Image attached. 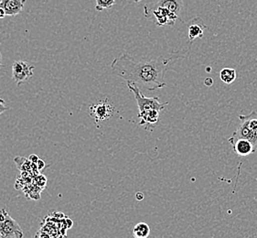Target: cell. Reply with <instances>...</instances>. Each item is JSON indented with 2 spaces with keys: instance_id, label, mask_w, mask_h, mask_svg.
Listing matches in <instances>:
<instances>
[{
  "instance_id": "cell-1",
  "label": "cell",
  "mask_w": 257,
  "mask_h": 238,
  "mask_svg": "<svg viewBox=\"0 0 257 238\" xmlns=\"http://www.w3.org/2000/svg\"><path fill=\"white\" fill-rule=\"evenodd\" d=\"M185 55L173 52L170 57L160 55L155 59H136L127 52L115 58L111 63L113 74L123 78L127 83L138 84L149 91L163 88L165 73L170 69V64L178 59H184Z\"/></svg>"
},
{
  "instance_id": "cell-20",
  "label": "cell",
  "mask_w": 257,
  "mask_h": 238,
  "mask_svg": "<svg viewBox=\"0 0 257 238\" xmlns=\"http://www.w3.org/2000/svg\"><path fill=\"white\" fill-rule=\"evenodd\" d=\"M30 160H31L32 162H38L39 158H38L36 155H31V157H30Z\"/></svg>"
},
{
  "instance_id": "cell-11",
  "label": "cell",
  "mask_w": 257,
  "mask_h": 238,
  "mask_svg": "<svg viewBox=\"0 0 257 238\" xmlns=\"http://www.w3.org/2000/svg\"><path fill=\"white\" fill-rule=\"evenodd\" d=\"M231 145L234 153L238 156H248L255 152L253 145L249 140H238Z\"/></svg>"
},
{
  "instance_id": "cell-10",
  "label": "cell",
  "mask_w": 257,
  "mask_h": 238,
  "mask_svg": "<svg viewBox=\"0 0 257 238\" xmlns=\"http://www.w3.org/2000/svg\"><path fill=\"white\" fill-rule=\"evenodd\" d=\"M207 29V26L204 25L203 21L201 18L193 19L189 26V43H191L196 39H201L203 37L204 31Z\"/></svg>"
},
{
  "instance_id": "cell-18",
  "label": "cell",
  "mask_w": 257,
  "mask_h": 238,
  "mask_svg": "<svg viewBox=\"0 0 257 238\" xmlns=\"http://www.w3.org/2000/svg\"><path fill=\"white\" fill-rule=\"evenodd\" d=\"M136 198H137V200L141 201V200H143V199H144V194H143L142 192H138V193L136 194Z\"/></svg>"
},
{
  "instance_id": "cell-15",
  "label": "cell",
  "mask_w": 257,
  "mask_h": 238,
  "mask_svg": "<svg viewBox=\"0 0 257 238\" xmlns=\"http://www.w3.org/2000/svg\"><path fill=\"white\" fill-rule=\"evenodd\" d=\"M9 107L5 105V101L2 98H0V114H3L7 110H9Z\"/></svg>"
},
{
  "instance_id": "cell-17",
  "label": "cell",
  "mask_w": 257,
  "mask_h": 238,
  "mask_svg": "<svg viewBox=\"0 0 257 238\" xmlns=\"http://www.w3.org/2000/svg\"><path fill=\"white\" fill-rule=\"evenodd\" d=\"M37 163H38V168H39V170H42V169L45 167V163H44V161H42L41 160H39Z\"/></svg>"
},
{
  "instance_id": "cell-9",
  "label": "cell",
  "mask_w": 257,
  "mask_h": 238,
  "mask_svg": "<svg viewBox=\"0 0 257 238\" xmlns=\"http://www.w3.org/2000/svg\"><path fill=\"white\" fill-rule=\"evenodd\" d=\"M26 0H2L0 2V8L6 11L7 16H17L24 9Z\"/></svg>"
},
{
  "instance_id": "cell-4",
  "label": "cell",
  "mask_w": 257,
  "mask_h": 238,
  "mask_svg": "<svg viewBox=\"0 0 257 238\" xmlns=\"http://www.w3.org/2000/svg\"><path fill=\"white\" fill-rule=\"evenodd\" d=\"M21 225L11 217L6 209L0 210V238H23Z\"/></svg>"
},
{
  "instance_id": "cell-6",
  "label": "cell",
  "mask_w": 257,
  "mask_h": 238,
  "mask_svg": "<svg viewBox=\"0 0 257 238\" xmlns=\"http://www.w3.org/2000/svg\"><path fill=\"white\" fill-rule=\"evenodd\" d=\"M35 67L25 61H16L12 65V78L17 85H21L33 76Z\"/></svg>"
},
{
  "instance_id": "cell-5",
  "label": "cell",
  "mask_w": 257,
  "mask_h": 238,
  "mask_svg": "<svg viewBox=\"0 0 257 238\" xmlns=\"http://www.w3.org/2000/svg\"><path fill=\"white\" fill-rule=\"evenodd\" d=\"M144 14L147 18L154 17L156 25L158 27L173 26L177 20H180L181 22H183V21L173 12L162 7H157L152 9L144 8Z\"/></svg>"
},
{
  "instance_id": "cell-19",
  "label": "cell",
  "mask_w": 257,
  "mask_h": 238,
  "mask_svg": "<svg viewBox=\"0 0 257 238\" xmlns=\"http://www.w3.org/2000/svg\"><path fill=\"white\" fill-rule=\"evenodd\" d=\"M7 14H6V11L2 9V8H0V19H4L5 18Z\"/></svg>"
},
{
  "instance_id": "cell-14",
  "label": "cell",
  "mask_w": 257,
  "mask_h": 238,
  "mask_svg": "<svg viewBox=\"0 0 257 238\" xmlns=\"http://www.w3.org/2000/svg\"><path fill=\"white\" fill-rule=\"evenodd\" d=\"M96 5H95V10L97 11H103V10L111 9L114 4L116 0H95Z\"/></svg>"
},
{
  "instance_id": "cell-21",
  "label": "cell",
  "mask_w": 257,
  "mask_h": 238,
  "mask_svg": "<svg viewBox=\"0 0 257 238\" xmlns=\"http://www.w3.org/2000/svg\"><path fill=\"white\" fill-rule=\"evenodd\" d=\"M1 66H2V54H1V52H0V69H1Z\"/></svg>"
},
{
  "instance_id": "cell-23",
  "label": "cell",
  "mask_w": 257,
  "mask_h": 238,
  "mask_svg": "<svg viewBox=\"0 0 257 238\" xmlns=\"http://www.w3.org/2000/svg\"><path fill=\"white\" fill-rule=\"evenodd\" d=\"M1 1H2V0H0V2H1Z\"/></svg>"
},
{
  "instance_id": "cell-22",
  "label": "cell",
  "mask_w": 257,
  "mask_h": 238,
  "mask_svg": "<svg viewBox=\"0 0 257 238\" xmlns=\"http://www.w3.org/2000/svg\"><path fill=\"white\" fill-rule=\"evenodd\" d=\"M134 1L136 2V3H139V2H140L141 0H134Z\"/></svg>"
},
{
  "instance_id": "cell-12",
  "label": "cell",
  "mask_w": 257,
  "mask_h": 238,
  "mask_svg": "<svg viewBox=\"0 0 257 238\" xmlns=\"http://www.w3.org/2000/svg\"><path fill=\"white\" fill-rule=\"evenodd\" d=\"M150 234V227L146 223H139L135 225L133 229L134 238H148Z\"/></svg>"
},
{
  "instance_id": "cell-2",
  "label": "cell",
  "mask_w": 257,
  "mask_h": 238,
  "mask_svg": "<svg viewBox=\"0 0 257 238\" xmlns=\"http://www.w3.org/2000/svg\"><path fill=\"white\" fill-rule=\"evenodd\" d=\"M127 87L134 93L135 98L137 100L140 119L139 125L143 126L147 131H152L159 122L160 112L170 103H160L159 97L145 96L136 83H127Z\"/></svg>"
},
{
  "instance_id": "cell-3",
  "label": "cell",
  "mask_w": 257,
  "mask_h": 238,
  "mask_svg": "<svg viewBox=\"0 0 257 238\" xmlns=\"http://www.w3.org/2000/svg\"><path fill=\"white\" fill-rule=\"evenodd\" d=\"M241 123L238 126L236 130L233 132L231 138H229V143L232 144L238 140H249L257 150V113L252 111L251 114L247 115H239Z\"/></svg>"
},
{
  "instance_id": "cell-7",
  "label": "cell",
  "mask_w": 257,
  "mask_h": 238,
  "mask_svg": "<svg viewBox=\"0 0 257 238\" xmlns=\"http://www.w3.org/2000/svg\"><path fill=\"white\" fill-rule=\"evenodd\" d=\"M113 112V104L107 100L101 101L97 104H93L91 107V113L96 120H105L109 118Z\"/></svg>"
},
{
  "instance_id": "cell-16",
  "label": "cell",
  "mask_w": 257,
  "mask_h": 238,
  "mask_svg": "<svg viewBox=\"0 0 257 238\" xmlns=\"http://www.w3.org/2000/svg\"><path fill=\"white\" fill-rule=\"evenodd\" d=\"M204 83H205V85H207V86H211L213 84V81H212L211 78H206Z\"/></svg>"
},
{
  "instance_id": "cell-13",
  "label": "cell",
  "mask_w": 257,
  "mask_h": 238,
  "mask_svg": "<svg viewBox=\"0 0 257 238\" xmlns=\"http://www.w3.org/2000/svg\"><path fill=\"white\" fill-rule=\"evenodd\" d=\"M220 78L223 83L231 84L236 80V71L231 68H224L220 73Z\"/></svg>"
},
{
  "instance_id": "cell-8",
  "label": "cell",
  "mask_w": 257,
  "mask_h": 238,
  "mask_svg": "<svg viewBox=\"0 0 257 238\" xmlns=\"http://www.w3.org/2000/svg\"><path fill=\"white\" fill-rule=\"evenodd\" d=\"M157 7H162L170 10L171 12L178 16L180 19V14L183 9V0H159L158 2L151 3V4H147L145 5L144 8L147 9H152V8H157Z\"/></svg>"
}]
</instances>
